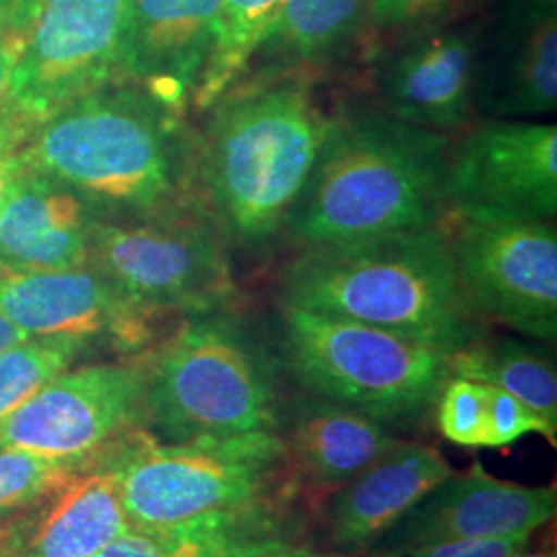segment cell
<instances>
[{
  "instance_id": "obj_12",
  "label": "cell",
  "mask_w": 557,
  "mask_h": 557,
  "mask_svg": "<svg viewBox=\"0 0 557 557\" xmlns=\"http://www.w3.org/2000/svg\"><path fill=\"white\" fill-rule=\"evenodd\" d=\"M446 218L552 221L557 211V126L492 119L450 149Z\"/></svg>"
},
{
  "instance_id": "obj_15",
  "label": "cell",
  "mask_w": 557,
  "mask_h": 557,
  "mask_svg": "<svg viewBox=\"0 0 557 557\" xmlns=\"http://www.w3.org/2000/svg\"><path fill=\"white\" fill-rule=\"evenodd\" d=\"M554 487L504 481L478 462L450 475L382 535V552H398L442 541L520 537L556 517Z\"/></svg>"
},
{
  "instance_id": "obj_10",
  "label": "cell",
  "mask_w": 557,
  "mask_h": 557,
  "mask_svg": "<svg viewBox=\"0 0 557 557\" xmlns=\"http://www.w3.org/2000/svg\"><path fill=\"white\" fill-rule=\"evenodd\" d=\"M145 382V351L66 370L0 419V450L66 458L101 455L143 428Z\"/></svg>"
},
{
  "instance_id": "obj_19",
  "label": "cell",
  "mask_w": 557,
  "mask_h": 557,
  "mask_svg": "<svg viewBox=\"0 0 557 557\" xmlns=\"http://www.w3.org/2000/svg\"><path fill=\"white\" fill-rule=\"evenodd\" d=\"M453 473L438 448L398 442L397 448L333 494L326 508L329 543L356 549L379 541Z\"/></svg>"
},
{
  "instance_id": "obj_17",
  "label": "cell",
  "mask_w": 557,
  "mask_h": 557,
  "mask_svg": "<svg viewBox=\"0 0 557 557\" xmlns=\"http://www.w3.org/2000/svg\"><path fill=\"white\" fill-rule=\"evenodd\" d=\"M110 448L54 494L0 524V557H94L133 531Z\"/></svg>"
},
{
  "instance_id": "obj_37",
  "label": "cell",
  "mask_w": 557,
  "mask_h": 557,
  "mask_svg": "<svg viewBox=\"0 0 557 557\" xmlns=\"http://www.w3.org/2000/svg\"><path fill=\"white\" fill-rule=\"evenodd\" d=\"M510 557H556V554H554V552H535V554H524V549H522V552H518V554Z\"/></svg>"
},
{
  "instance_id": "obj_38",
  "label": "cell",
  "mask_w": 557,
  "mask_h": 557,
  "mask_svg": "<svg viewBox=\"0 0 557 557\" xmlns=\"http://www.w3.org/2000/svg\"><path fill=\"white\" fill-rule=\"evenodd\" d=\"M9 4H11V0H0V21L4 17V13H7Z\"/></svg>"
},
{
  "instance_id": "obj_26",
  "label": "cell",
  "mask_w": 557,
  "mask_h": 557,
  "mask_svg": "<svg viewBox=\"0 0 557 557\" xmlns=\"http://www.w3.org/2000/svg\"><path fill=\"white\" fill-rule=\"evenodd\" d=\"M94 351L98 349L81 338L27 337L0 354V419Z\"/></svg>"
},
{
  "instance_id": "obj_8",
  "label": "cell",
  "mask_w": 557,
  "mask_h": 557,
  "mask_svg": "<svg viewBox=\"0 0 557 557\" xmlns=\"http://www.w3.org/2000/svg\"><path fill=\"white\" fill-rule=\"evenodd\" d=\"M87 264L160 319L227 312L239 298L232 250L199 207L98 221Z\"/></svg>"
},
{
  "instance_id": "obj_23",
  "label": "cell",
  "mask_w": 557,
  "mask_h": 557,
  "mask_svg": "<svg viewBox=\"0 0 557 557\" xmlns=\"http://www.w3.org/2000/svg\"><path fill=\"white\" fill-rule=\"evenodd\" d=\"M450 376L496 386L557 428L556 361L541 347L483 335L450 356Z\"/></svg>"
},
{
  "instance_id": "obj_21",
  "label": "cell",
  "mask_w": 557,
  "mask_h": 557,
  "mask_svg": "<svg viewBox=\"0 0 557 557\" xmlns=\"http://www.w3.org/2000/svg\"><path fill=\"white\" fill-rule=\"evenodd\" d=\"M556 108V11L543 7L504 50L475 57V110L490 119L535 120Z\"/></svg>"
},
{
  "instance_id": "obj_27",
  "label": "cell",
  "mask_w": 557,
  "mask_h": 557,
  "mask_svg": "<svg viewBox=\"0 0 557 557\" xmlns=\"http://www.w3.org/2000/svg\"><path fill=\"white\" fill-rule=\"evenodd\" d=\"M98 457H52L20 448L0 450V524L40 504Z\"/></svg>"
},
{
  "instance_id": "obj_11",
  "label": "cell",
  "mask_w": 557,
  "mask_h": 557,
  "mask_svg": "<svg viewBox=\"0 0 557 557\" xmlns=\"http://www.w3.org/2000/svg\"><path fill=\"white\" fill-rule=\"evenodd\" d=\"M126 0H46L21 46L9 110L29 128L119 79Z\"/></svg>"
},
{
  "instance_id": "obj_1",
  "label": "cell",
  "mask_w": 557,
  "mask_h": 557,
  "mask_svg": "<svg viewBox=\"0 0 557 557\" xmlns=\"http://www.w3.org/2000/svg\"><path fill=\"white\" fill-rule=\"evenodd\" d=\"M317 73H246L197 137V202L230 250L277 238L338 114Z\"/></svg>"
},
{
  "instance_id": "obj_5",
  "label": "cell",
  "mask_w": 557,
  "mask_h": 557,
  "mask_svg": "<svg viewBox=\"0 0 557 557\" xmlns=\"http://www.w3.org/2000/svg\"><path fill=\"white\" fill-rule=\"evenodd\" d=\"M108 460L128 522L143 531L215 518L267 524V510L296 487L278 432L165 444L137 428Z\"/></svg>"
},
{
  "instance_id": "obj_2",
  "label": "cell",
  "mask_w": 557,
  "mask_h": 557,
  "mask_svg": "<svg viewBox=\"0 0 557 557\" xmlns=\"http://www.w3.org/2000/svg\"><path fill=\"white\" fill-rule=\"evenodd\" d=\"M21 160L79 195L101 221L199 207L197 137L182 112L133 83L114 81L41 120Z\"/></svg>"
},
{
  "instance_id": "obj_29",
  "label": "cell",
  "mask_w": 557,
  "mask_h": 557,
  "mask_svg": "<svg viewBox=\"0 0 557 557\" xmlns=\"http://www.w3.org/2000/svg\"><path fill=\"white\" fill-rule=\"evenodd\" d=\"M527 434H541L556 444L557 428L549 425L518 398L487 384V440L485 448H506Z\"/></svg>"
},
{
  "instance_id": "obj_28",
  "label": "cell",
  "mask_w": 557,
  "mask_h": 557,
  "mask_svg": "<svg viewBox=\"0 0 557 557\" xmlns=\"http://www.w3.org/2000/svg\"><path fill=\"white\" fill-rule=\"evenodd\" d=\"M434 409L444 438L465 448H485L487 384L450 376L442 386Z\"/></svg>"
},
{
  "instance_id": "obj_20",
  "label": "cell",
  "mask_w": 557,
  "mask_h": 557,
  "mask_svg": "<svg viewBox=\"0 0 557 557\" xmlns=\"http://www.w3.org/2000/svg\"><path fill=\"white\" fill-rule=\"evenodd\" d=\"M283 440L296 485L320 496L335 494L400 442L379 419L320 397L298 403Z\"/></svg>"
},
{
  "instance_id": "obj_30",
  "label": "cell",
  "mask_w": 557,
  "mask_h": 557,
  "mask_svg": "<svg viewBox=\"0 0 557 557\" xmlns=\"http://www.w3.org/2000/svg\"><path fill=\"white\" fill-rule=\"evenodd\" d=\"M529 537L469 539L428 543L398 552H382L376 557H510L527 549Z\"/></svg>"
},
{
  "instance_id": "obj_31",
  "label": "cell",
  "mask_w": 557,
  "mask_h": 557,
  "mask_svg": "<svg viewBox=\"0 0 557 557\" xmlns=\"http://www.w3.org/2000/svg\"><path fill=\"white\" fill-rule=\"evenodd\" d=\"M458 0H366L370 21L380 29L416 27L455 7Z\"/></svg>"
},
{
  "instance_id": "obj_35",
  "label": "cell",
  "mask_w": 557,
  "mask_h": 557,
  "mask_svg": "<svg viewBox=\"0 0 557 557\" xmlns=\"http://www.w3.org/2000/svg\"><path fill=\"white\" fill-rule=\"evenodd\" d=\"M20 46L11 40L2 29H0V119L9 114V94H11V77L13 69L20 57Z\"/></svg>"
},
{
  "instance_id": "obj_24",
  "label": "cell",
  "mask_w": 557,
  "mask_h": 557,
  "mask_svg": "<svg viewBox=\"0 0 557 557\" xmlns=\"http://www.w3.org/2000/svg\"><path fill=\"white\" fill-rule=\"evenodd\" d=\"M285 0H221L220 34L195 106L207 110L246 73Z\"/></svg>"
},
{
  "instance_id": "obj_6",
  "label": "cell",
  "mask_w": 557,
  "mask_h": 557,
  "mask_svg": "<svg viewBox=\"0 0 557 557\" xmlns=\"http://www.w3.org/2000/svg\"><path fill=\"white\" fill-rule=\"evenodd\" d=\"M145 356L143 428L158 442L277 432V361L232 310L182 320Z\"/></svg>"
},
{
  "instance_id": "obj_36",
  "label": "cell",
  "mask_w": 557,
  "mask_h": 557,
  "mask_svg": "<svg viewBox=\"0 0 557 557\" xmlns=\"http://www.w3.org/2000/svg\"><path fill=\"white\" fill-rule=\"evenodd\" d=\"M25 338L27 335L0 312V354H4L7 349H11L13 345H17Z\"/></svg>"
},
{
  "instance_id": "obj_9",
  "label": "cell",
  "mask_w": 557,
  "mask_h": 557,
  "mask_svg": "<svg viewBox=\"0 0 557 557\" xmlns=\"http://www.w3.org/2000/svg\"><path fill=\"white\" fill-rule=\"evenodd\" d=\"M458 277L483 319L556 341L557 234L552 221L444 218Z\"/></svg>"
},
{
  "instance_id": "obj_34",
  "label": "cell",
  "mask_w": 557,
  "mask_h": 557,
  "mask_svg": "<svg viewBox=\"0 0 557 557\" xmlns=\"http://www.w3.org/2000/svg\"><path fill=\"white\" fill-rule=\"evenodd\" d=\"M227 557H317L308 547L289 541L259 537L242 543Z\"/></svg>"
},
{
  "instance_id": "obj_25",
  "label": "cell",
  "mask_w": 557,
  "mask_h": 557,
  "mask_svg": "<svg viewBox=\"0 0 557 557\" xmlns=\"http://www.w3.org/2000/svg\"><path fill=\"white\" fill-rule=\"evenodd\" d=\"M264 529L267 524L221 518L160 531L133 529L94 557H227Z\"/></svg>"
},
{
  "instance_id": "obj_13",
  "label": "cell",
  "mask_w": 557,
  "mask_h": 557,
  "mask_svg": "<svg viewBox=\"0 0 557 557\" xmlns=\"http://www.w3.org/2000/svg\"><path fill=\"white\" fill-rule=\"evenodd\" d=\"M0 312L27 337L81 338L124 356L147 351L161 320L89 264L46 273L0 271Z\"/></svg>"
},
{
  "instance_id": "obj_3",
  "label": "cell",
  "mask_w": 557,
  "mask_h": 557,
  "mask_svg": "<svg viewBox=\"0 0 557 557\" xmlns=\"http://www.w3.org/2000/svg\"><path fill=\"white\" fill-rule=\"evenodd\" d=\"M448 135L380 110L338 114L283 232L301 248L440 225Z\"/></svg>"
},
{
  "instance_id": "obj_22",
  "label": "cell",
  "mask_w": 557,
  "mask_h": 557,
  "mask_svg": "<svg viewBox=\"0 0 557 557\" xmlns=\"http://www.w3.org/2000/svg\"><path fill=\"white\" fill-rule=\"evenodd\" d=\"M363 7L366 0H285L246 73H319L351 38Z\"/></svg>"
},
{
  "instance_id": "obj_16",
  "label": "cell",
  "mask_w": 557,
  "mask_h": 557,
  "mask_svg": "<svg viewBox=\"0 0 557 557\" xmlns=\"http://www.w3.org/2000/svg\"><path fill=\"white\" fill-rule=\"evenodd\" d=\"M478 44L465 32H432L388 54L374 73L380 112L436 133L475 114Z\"/></svg>"
},
{
  "instance_id": "obj_18",
  "label": "cell",
  "mask_w": 557,
  "mask_h": 557,
  "mask_svg": "<svg viewBox=\"0 0 557 557\" xmlns=\"http://www.w3.org/2000/svg\"><path fill=\"white\" fill-rule=\"evenodd\" d=\"M101 221L71 188L23 165L0 209V271L46 273L85 267Z\"/></svg>"
},
{
  "instance_id": "obj_33",
  "label": "cell",
  "mask_w": 557,
  "mask_h": 557,
  "mask_svg": "<svg viewBox=\"0 0 557 557\" xmlns=\"http://www.w3.org/2000/svg\"><path fill=\"white\" fill-rule=\"evenodd\" d=\"M44 2L46 0H11L4 17L0 21V29L20 48L27 40L29 29L38 17Z\"/></svg>"
},
{
  "instance_id": "obj_32",
  "label": "cell",
  "mask_w": 557,
  "mask_h": 557,
  "mask_svg": "<svg viewBox=\"0 0 557 557\" xmlns=\"http://www.w3.org/2000/svg\"><path fill=\"white\" fill-rule=\"evenodd\" d=\"M29 131L32 128L25 122L15 119L11 112L0 119V209L4 205L13 180L23 168L21 151Z\"/></svg>"
},
{
  "instance_id": "obj_7",
  "label": "cell",
  "mask_w": 557,
  "mask_h": 557,
  "mask_svg": "<svg viewBox=\"0 0 557 557\" xmlns=\"http://www.w3.org/2000/svg\"><path fill=\"white\" fill-rule=\"evenodd\" d=\"M281 335L306 391L384 425L425 419L450 379V354L354 320L281 304Z\"/></svg>"
},
{
  "instance_id": "obj_4",
  "label": "cell",
  "mask_w": 557,
  "mask_h": 557,
  "mask_svg": "<svg viewBox=\"0 0 557 557\" xmlns=\"http://www.w3.org/2000/svg\"><path fill=\"white\" fill-rule=\"evenodd\" d=\"M281 298L450 356L485 335L442 225L301 248L281 275Z\"/></svg>"
},
{
  "instance_id": "obj_14",
  "label": "cell",
  "mask_w": 557,
  "mask_h": 557,
  "mask_svg": "<svg viewBox=\"0 0 557 557\" xmlns=\"http://www.w3.org/2000/svg\"><path fill=\"white\" fill-rule=\"evenodd\" d=\"M221 0H126L119 77L182 112L220 34Z\"/></svg>"
}]
</instances>
